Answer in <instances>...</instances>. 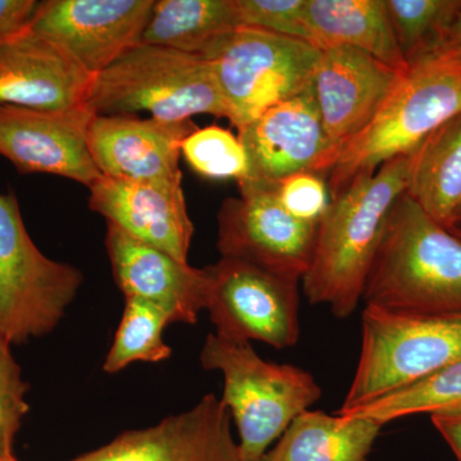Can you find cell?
Wrapping results in <instances>:
<instances>
[{"mask_svg":"<svg viewBox=\"0 0 461 461\" xmlns=\"http://www.w3.org/2000/svg\"><path fill=\"white\" fill-rule=\"evenodd\" d=\"M406 182L408 156L399 157L373 175L357 176L332 199L318 223L313 259L302 281L311 304L327 305L341 320L357 311L388 215Z\"/></svg>","mask_w":461,"mask_h":461,"instance_id":"cell-1","label":"cell"},{"mask_svg":"<svg viewBox=\"0 0 461 461\" xmlns=\"http://www.w3.org/2000/svg\"><path fill=\"white\" fill-rule=\"evenodd\" d=\"M363 299L397 313L461 314V239L403 193L388 215Z\"/></svg>","mask_w":461,"mask_h":461,"instance_id":"cell-2","label":"cell"},{"mask_svg":"<svg viewBox=\"0 0 461 461\" xmlns=\"http://www.w3.org/2000/svg\"><path fill=\"white\" fill-rule=\"evenodd\" d=\"M461 112V57L436 53L408 66L371 123L339 149L329 172L330 196L362 175L406 157Z\"/></svg>","mask_w":461,"mask_h":461,"instance_id":"cell-3","label":"cell"},{"mask_svg":"<svg viewBox=\"0 0 461 461\" xmlns=\"http://www.w3.org/2000/svg\"><path fill=\"white\" fill-rule=\"evenodd\" d=\"M200 360L222 373L224 405L238 426L244 461H262L300 414L321 399L311 373L262 359L250 342L230 341L215 333L206 338Z\"/></svg>","mask_w":461,"mask_h":461,"instance_id":"cell-4","label":"cell"},{"mask_svg":"<svg viewBox=\"0 0 461 461\" xmlns=\"http://www.w3.org/2000/svg\"><path fill=\"white\" fill-rule=\"evenodd\" d=\"M87 108L95 115L147 112L160 121L193 120L212 114L229 120V111L206 60L195 54L139 44L94 76Z\"/></svg>","mask_w":461,"mask_h":461,"instance_id":"cell-5","label":"cell"},{"mask_svg":"<svg viewBox=\"0 0 461 461\" xmlns=\"http://www.w3.org/2000/svg\"><path fill=\"white\" fill-rule=\"evenodd\" d=\"M461 360V314L397 313L366 305L362 350L338 414L411 386Z\"/></svg>","mask_w":461,"mask_h":461,"instance_id":"cell-6","label":"cell"},{"mask_svg":"<svg viewBox=\"0 0 461 461\" xmlns=\"http://www.w3.org/2000/svg\"><path fill=\"white\" fill-rule=\"evenodd\" d=\"M213 72L236 129L313 87L321 50L251 27L218 36L200 54Z\"/></svg>","mask_w":461,"mask_h":461,"instance_id":"cell-7","label":"cell"},{"mask_svg":"<svg viewBox=\"0 0 461 461\" xmlns=\"http://www.w3.org/2000/svg\"><path fill=\"white\" fill-rule=\"evenodd\" d=\"M83 281L80 269L39 250L16 195L0 193V338L11 345L23 344L51 332Z\"/></svg>","mask_w":461,"mask_h":461,"instance_id":"cell-8","label":"cell"},{"mask_svg":"<svg viewBox=\"0 0 461 461\" xmlns=\"http://www.w3.org/2000/svg\"><path fill=\"white\" fill-rule=\"evenodd\" d=\"M204 271L205 309L215 335L230 341H260L275 348L297 344L299 281L233 258L222 257Z\"/></svg>","mask_w":461,"mask_h":461,"instance_id":"cell-9","label":"cell"},{"mask_svg":"<svg viewBox=\"0 0 461 461\" xmlns=\"http://www.w3.org/2000/svg\"><path fill=\"white\" fill-rule=\"evenodd\" d=\"M239 186V198L224 200L218 212L221 256L302 282L313 259L318 224L288 213L276 185L242 182Z\"/></svg>","mask_w":461,"mask_h":461,"instance_id":"cell-10","label":"cell"},{"mask_svg":"<svg viewBox=\"0 0 461 461\" xmlns=\"http://www.w3.org/2000/svg\"><path fill=\"white\" fill-rule=\"evenodd\" d=\"M238 131L249 163L242 182L275 186L300 172L329 175L338 156L324 131L313 87L267 109Z\"/></svg>","mask_w":461,"mask_h":461,"instance_id":"cell-11","label":"cell"},{"mask_svg":"<svg viewBox=\"0 0 461 461\" xmlns=\"http://www.w3.org/2000/svg\"><path fill=\"white\" fill-rule=\"evenodd\" d=\"M154 0H48L30 27L98 75L132 48L150 17Z\"/></svg>","mask_w":461,"mask_h":461,"instance_id":"cell-12","label":"cell"},{"mask_svg":"<svg viewBox=\"0 0 461 461\" xmlns=\"http://www.w3.org/2000/svg\"><path fill=\"white\" fill-rule=\"evenodd\" d=\"M86 105L67 111L0 105V156L21 173H48L90 189L102 177L91 157Z\"/></svg>","mask_w":461,"mask_h":461,"instance_id":"cell-13","label":"cell"},{"mask_svg":"<svg viewBox=\"0 0 461 461\" xmlns=\"http://www.w3.org/2000/svg\"><path fill=\"white\" fill-rule=\"evenodd\" d=\"M196 129L193 120L94 115L87 142L103 177L182 184V144Z\"/></svg>","mask_w":461,"mask_h":461,"instance_id":"cell-14","label":"cell"},{"mask_svg":"<svg viewBox=\"0 0 461 461\" xmlns=\"http://www.w3.org/2000/svg\"><path fill=\"white\" fill-rule=\"evenodd\" d=\"M222 400L205 395L190 411L129 430L71 461H244Z\"/></svg>","mask_w":461,"mask_h":461,"instance_id":"cell-15","label":"cell"},{"mask_svg":"<svg viewBox=\"0 0 461 461\" xmlns=\"http://www.w3.org/2000/svg\"><path fill=\"white\" fill-rule=\"evenodd\" d=\"M403 72L355 48L321 50L314 98L324 131L338 151L372 122Z\"/></svg>","mask_w":461,"mask_h":461,"instance_id":"cell-16","label":"cell"},{"mask_svg":"<svg viewBox=\"0 0 461 461\" xmlns=\"http://www.w3.org/2000/svg\"><path fill=\"white\" fill-rule=\"evenodd\" d=\"M93 78L30 26L0 41V105L36 111L84 107Z\"/></svg>","mask_w":461,"mask_h":461,"instance_id":"cell-17","label":"cell"},{"mask_svg":"<svg viewBox=\"0 0 461 461\" xmlns=\"http://www.w3.org/2000/svg\"><path fill=\"white\" fill-rule=\"evenodd\" d=\"M89 206L133 239L187 263L194 224L182 184L100 177L90 187Z\"/></svg>","mask_w":461,"mask_h":461,"instance_id":"cell-18","label":"cell"},{"mask_svg":"<svg viewBox=\"0 0 461 461\" xmlns=\"http://www.w3.org/2000/svg\"><path fill=\"white\" fill-rule=\"evenodd\" d=\"M115 284L124 297H136L165 311L171 323L195 324L205 309L204 269L180 260L107 223L105 238Z\"/></svg>","mask_w":461,"mask_h":461,"instance_id":"cell-19","label":"cell"},{"mask_svg":"<svg viewBox=\"0 0 461 461\" xmlns=\"http://www.w3.org/2000/svg\"><path fill=\"white\" fill-rule=\"evenodd\" d=\"M304 16L309 44L317 50L355 48L397 71L408 69L384 0H305Z\"/></svg>","mask_w":461,"mask_h":461,"instance_id":"cell-20","label":"cell"},{"mask_svg":"<svg viewBox=\"0 0 461 461\" xmlns=\"http://www.w3.org/2000/svg\"><path fill=\"white\" fill-rule=\"evenodd\" d=\"M406 195L450 230L461 206V112L408 156Z\"/></svg>","mask_w":461,"mask_h":461,"instance_id":"cell-21","label":"cell"},{"mask_svg":"<svg viewBox=\"0 0 461 461\" xmlns=\"http://www.w3.org/2000/svg\"><path fill=\"white\" fill-rule=\"evenodd\" d=\"M382 424L360 415L300 414L262 461H371Z\"/></svg>","mask_w":461,"mask_h":461,"instance_id":"cell-22","label":"cell"},{"mask_svg":"<svg viewBox=\"0 0 461 461\" xmlns=\"http://www.w3.org/2000/svg\"><path fill=\"white\" fill-rule=\"evenodd\" d=\"M239 27L236 0H154L141 44L200 56L218 36Z\"/></svg>","mask_w":461,"mask_h":461,"instance_id":"cell-23","label":"cell"},{"mask_svg":"<svg viewBox=\"0 0 461 461\" xmlns=\"http://www.w3.org/2000/svg\"><path fill=\"white\" fill-rule=\"evenodd\" d=\"M461 411V360L417 384L341 415L372 418L382 426L415 414Z\"/></svg>","mask_w":461,"mask_h":461,"instance_id":"cell-24","label":"cell"},{"mask_svg":"<svg viewBox=\"0 0 461 461\" xmlns=\"http://www.w3.org/2000/svg\"><path fill=\"white\" fill-rule=\"evenodd\" d=\"M126 305L109 348L104 372L117 373L135 362L159 363L171 357L172 350L163 339L171 324L165 311L136 297H124Z\"/></svg>","mask_w":461,"mask_h":461,"instance_id":"cell-25","label":"cell"},{"mask_svg":"<svg viewBox=\"0 0 461 461\" xmlns=\"http://www.w3.org/2000/svg\"><path fill=\"white\" fill-rule=\"evenodd\" d=\"M406 65L435 53L460 0H384Z\"/></svg>","mask_w":461,"mask_h":461,"instance_id":"cell-26","label":"cell"},{"mask_svg":"<svg viewBox=\"0 0 461 461\" xmlns=\"http://www.w3.org/2000/svg\"><path fill=\"white\" fill-rule=\"evenodd\" d=\"M182 156L194 171L211 180H247V153L239 136L218 126L196 129L182 144Z\"/></svg>","mask_w":461,"mask_h":461,"instance_id":"cell-27","label":"cell"},{"mask_svg":"<svg viewBox=\"0 0 461 461\" xmlns=\"http://www.w3.org/2000/svg\"><path fill=\"white\" fill-rule=\"evenodd\" d=\"M27 390L11 344L0 338V459L12 455L14 436L29 411Z\"/></svg>","mask_w":461,"mask_h":461,"instance_id":"cell-28","label":"cell"},{"mask_svg":"<svg viewBox=\"0 0 461 461\" xmlns=\"http://www.w3.org/2000/svg\"><path fill=\"white\" fill-rule=\"evenodd\" d=\"M241 27L278 33L308 42L305 0H236Z\"/></svg>","mask_w":461,"mask_h":461,"instance_id":"cell-29","label":"cell"},{"mask_svg":"<svg viewBox=\"0 0 461 461\" xmlns=\"http://www.w3.org/2000/svg\"><path fill=\"white\" fill-rule=\"evenodd\" d=\"M278 200L288 213L305 222L320 223L329 211L332 196L324 176L300 172L276 185Z\"/></svg>","mask_w":461,"mask_h":461,"instance_id":"cell-30","label":"cell"},{"mask_svg":"<svg viewBox=\"0 0 461 461\" xmlns=\"http://www.w3.org/2000/svg\"><path fill=\"white\" fill-rule=\"evenodd\" d=\"M41 2L0 0V41L32 25Z\"/></svg>","mask_w":461,"mask_h":461,"instance_id":"cell-31","label":"cell"},{"mask_svg":"<svg viewBox=\"0 0 461 461\" xmlns=\"http://www.w3.org/2000/svg\"><path fill=\"white\" fill-rule=\"evenodd\" d=\"M430 420L461 461V411L433 414Z\"/></svg>","mask_w":461,"mask_h":461,"instance_id":"cell-32","label":"cell"},{"mask_svg":"<svg viewBox=\"0 0 461 461\" xmlns=\"http://www.w3.org/2000/svg\"><path fill=\"white\" fill-rule=\"evenodd\" d=\"M436 53H447L461 57V0L450 26L446 30L441 44L433 54Z\"/></svg>","mask_w":461,"mask_h":461,"instance_id":"cell-33","label":"cell"},{"mask_svg":"<svg viewBox=\"0 0 461 461\" xmlns=\"http://www.w3.org/2000/svg\"><path fill=\"white\" fill-rule=\"evenodd\" d=\"M450 230L453 232H460L461 233V206L459 211H457L456 217H455L453 227H451Z\"/></svg>","mask_w":461,"mask_h":461,"instance_id":"cell-34","label":"cell"},{"mask_svg":"<svg viewBox=\"0 0 461 461\" xmlns=\"http://www.w3.org/2000/svg\"><path fill=\"white\" fill-rule=\"evenodd\" d=\"M0 461H18L16 457L14 456V454L8 455V456L3 457Z\"/></svg>","mask_w":461,"mask_h":461,"instance_id":"cell-35","label":"cell"},{"mask_svg":"<svg viewBox=\"0 0 461 461\" xmlns=\"http://www.w3.org/2000/svg\"><path fill=\"white\" fill-rule=\"evenodd\" d=\"M451 232H453V230H451ZM453 233H455V235H456V236H459V238L461 239V233L460 232H453Z\"/></svg>","mask_w":461,"mask_h":461,"instance_id":"cell-36","label":"cell"}]
</instances>
